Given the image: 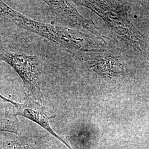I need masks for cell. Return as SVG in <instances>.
Returning a JSON list of instances; mask_svg holds the SVG:
<instances>
[{"label":"cell","mask_w":149,"mask_h":149,"mask_svg":"<svg viewBox=\"0 0 149 149\" xmlns=\"http://www.w3.org/2000/svg\"><path fill=\"white\" fill-rule=\"evenodd\" d=\"M0 19L11 22L22 29L67 49H81L92 46L85 35L77 31L36 21L11 8L2 1H0Z\"/></svg>","instance_id":"obj_1"},{"label":"cell","mask_w":149,"mask_h":149,"mask_svg":"<svg viewBox=\"0 0 149 149\" xmlns=\"http://www.w3.org/2000/svg\"><path fill=\"white\" fill-rule=\"evenodd\" d=\"M74 4L93 11L108 25L134 47L139 49L143 35L130 21L124 3L113 1H73Z\"/></svg>","instance_id":"obj_2"},{"label":"cell","mask_w":149,"mask_h":149,"mask_svg":"<svg viewBox=\"0 0 149 149\" xmlns=\"http://www.w3.org/2000/svg\"><path fill=\"white\" fill-rule=\"evenodd\" d=\"M0 60L9 65L21 77L26 96L44 104L40 81L42 65L39 56L13 53L0 47Z\"/></svg>","instance_id":"obj_3"},{"label":"cell","mask_w":149,"mask_h":149,"mask_svg":"<svg viewBox=\"0 0 149 149\" xmlns=\"http://www.w3.org/2000/svg\"><path fill=\"white\" fill-rule=\"evenodd\" d=\"M54 17L58 21L71 26L84 28L91 33L103 40V37L92 20L83 17L77 10L72 1H44Z\"/></svg>","instance_id":"obj_4"},{"label":"cell","mask_w":149,"mask_h":149,"mask_svg":"<svg viewBox=\"0 0 149 149\" xmlns=\"http://www.w3.org/2000/svg\"><path fill=\"white\" fill-rule=\"evenodd\" d=\"M16 116H21L27 118L33 122L36 123L40 127L45 129L54 137L68 147L69 149H73L63 139L56 133L50 124V120L54 117L48 109L42 104L31 98L26 96L25 101L23 103H18L15 107Z\"/></svg>","instance_id":"obj_5"},{"label":"cell","mask_w":149,"mask_h":149,"mask_svg":"<svg viewBox=\"0 0 149 149\" xmlns=\"http://www.w3.org/2000/svg\"><path fill=\"white\" fill-rule=\"evenodd\" d=\"M36 139L20 136L15 139L0 140V149H37Z\"/></svg>","instance_id":"obj_6"},{"label":"cell","mask_w":149,"mask_h":149,"mask_svg":"<svg viewBox=\"0 0 149 149\" xmlns=\"http://www.w3.org/2000/svg\"><path fill=\"white\" fill-rule=\"evenodd\" d=\"M0 132L20 135L19 122L15 114L0 112Z\"/></svg>","instance_id":"obj_7"},{"label":"cell","mask_w":149,"mask_h":149,"mask_svg":"<svg viewBox=\"0 0 149 149\" xmlns=\"http://www.w3.org/2000/svg\"><path fill=\"white\" fill-rule=\"evenodd\" d=\"M116 61L113 59H101L96 61L95 68L99 72L104 74H113L117 72V70Z\"/></svg>","instance_id":"obj_8"}]
</instances>
